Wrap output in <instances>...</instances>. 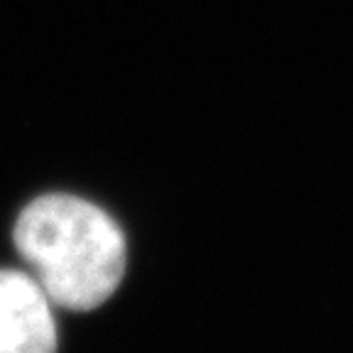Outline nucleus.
<instances>
[{
	"instance_id": "nucleus-1",
	"label": "nucleus",
	"mask_w": 353,
	"mask_h": 353,
	"mask_svg": "<svg viewBox=\"0 0 353 353\" xmlns=\"http://www.w3.org/2000/svg\"><path fill=\"white\" fill-rule=\"evenodd\" d=\"M12 238L47 299L72 312L101 307L125 272V238L118 223L72 194L34 199L17 216Z\"/></svg>"
},
{
	"instance_id": "nucleus-2",
	"label": "nucleus",
	"mask_w": 353,
	"mask_h": 353,
	"mask_svg": "<svg viewBox=\"0 0 353 353\" xmlns=\"http://www.w3.org/2000/svg\"><path fill=\"white\" fill-rule=\"evenodd\" d=\"M0 353H57L50 299L34 277L0 270Z\"/></svg>"
}]
</instances>
